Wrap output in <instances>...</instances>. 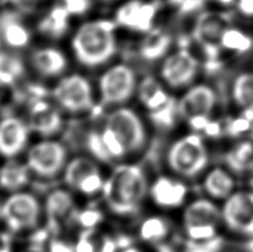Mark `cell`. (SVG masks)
Instances as JSON below:
<instances>
[{
	"label": "cell",
	"mask_w": 253,
	"mask_h": 252,
	"mask_svg": "<svg viewBox=\"0 0 253 252\" xmlns=\"http://www.w3.org/2000/svg\"><path fill=\"white\" fill-rule=\"evenodd\" d=\"M29 181L28 166L11 161L0 169V187L6 190H19Z\"/></svg>",
	"instance_id": "26"
},
{
	"label": "cell",
	"mask_w": 253,
	"mask_h": 252,
	"mask_svg": "<svg viewBox=\"0 0 253 252\" xmlns=\"http://www.w3.org/2000/svg\"><path fill=\"white\" fill-rule=\"evenodd\" d=\"M1 214L12 231L33 228L39 220V201L30 193H15L1 207Z\"/></svg>",
	"instance_id": "11"
},
{
	"label": "cell",
	"mask_w": 253,
	"mask_h": 252,
	"mask_svg": "<svg viewBox=\"0 0 253 252\" xmlns=\"http://www.w3.org/2000/svg\"><path fill=\"white\" fill-rule=\"evenodd\" d=\"M138 235L143 242L156 247L172 237V223L164 215H149L140 223Z\"/></svg>",
	"instance_id": "23"
},
{
	"label": "cell",
	"mask_w": 253,
	"mask_h": 252,
	"mask_svg": "<svg viewBox=\"0 0 253 252\" xmlns=\"http://www.w3.org/2000/svg\"><path fill=\"white\" fill-rule=\"evenodd\" d=\"M106 127L123 143L128 155L139 154L148 145V129L137 112L121 107L110 112L106 118Z\"/></svg>",
	"instance_id": "6"
},
{
	"label": "cell",
	"mask_w": 253,
	"mask_h": 252,
	"mask_svg": "<svg viewBox=\"0 0 253 252\" xmlns=\"http://www.w3.org/2000/svg\"><path fill=\"white\" fill-rule=\"evenodd\" d=\"M102 219L103 215L101 211L94 208L85 209L76 215L77 222L85 230H92L94 227H97L102 221Z\"/></svg>",
	"instance_id": "36"
},
{
	"label": "cell",
	"mask_w": 253,
	"mask_h": 252,
	"mask_svg": "<svg viewBox=\"0 0 253 252\" xmlns=\"http://www.w3.org/2000/svg\"><path fill=\"white\" fill-rule=\"evenodd\" d=\"M0 37L7 47L22 49L30 43L31 33L16 13L6 12L0 17Z\"/></svg>",
	"instance_id": "21"
},
{
	"label": "cell",
	"mask_w": 253,
	"mask_h": 252,
	"mask_svg": "<svg viewBox=\"0 0 253 252\" xmlns=\"http://www.w3.org/2000/svg\"><path fill=\"white\" fill-rule=\"evenodd\" d=\"M216 1L221 4H224V6H229V4H232L237 0H216Z\"/></svg>",
	"instance_id": "45"
},
{
	"label": "cell",
	"mask_w": 253,
	"mask_h": 252,
	"mask_svg": "<svg viewBox=\"0 0 253 252\" xmlns=\"http://www.w3.org/2000/svg\"><path fill=\"white\" fill-rule=\"evenodd\" d=\"M70 15L62 4L52 7L38 22V31L51 39H60L69 29Z\"/></svg>",
	"instance_id": "25"
},
{
	"label": "cell",
	"mask_w": 253,
	"mask_h": 252,
	"mask_svg": "<svg viewBox=\"0 0 253 252\" xmlns=\"http://www.w3.org/2000/svg\"><path fill=\"white\" fill-rule=\"evenodd\" d=\"M52 96L61 108L69 112L91 110L94 106L92 85L79 74L63 77L53 88Z\"/></svg>",
	"instance_id": "9"
},
{
	"label": "cell",
	"mask_w": 253,
	"mask_h": 252,
	"mask_svg": "<svg viewBox=\"0 0 253 252\" xmlns=\"http://www.w3.org/2000/svg\"><path fill=\"white\" fill-rule=\"evenodd\" d=\"M243 249H245L246 252H253V238L247 239L245 246H243Z\"/></svg>",
	"instance_id": "43"
},
{
	"label": "cell",
	"mask_w": 253,
	"mask_h": 252,
	"mask_svg": "<svg viewBox=\"0 0 253 252\" xmlns=\"http://www.w3.org/2000/svg\"><path fill=\"white\" fill-rule=\"evenodd\" d=\"M238 8L243 15L253 16V0H238Z\"/></svg>",
	"instance_id": "42"
},
{
	"label": "cell",
	"mask_w": 253,
	"mask_h": 252,
	"mask_svg": "<svg viewBox=\"0 0 253 252\" xmlns=\"http://www.w3.org/2000/svg\"><path fill=\"white\" fill-rule=\"evenodd\" d=\"M169 0H156V2L158 3V2H168Z\"/></svg>",
	"instance_id": "48"
},
{
	"label": "cell",
	"mask_w": 253,
	"mask_h": 252,
	"mask_svg": "<svg viewBox=\"0 0 253 252\" xmlns=\"http://www.w3.org/2000/svg\"><path fill=\"white\" fill-rule=\"evenodd\" d=\"M221 47L228 50L236 51L239 53H245L249 51L253 46V40L243 34L242 31L233 28H228L223 31L220 40Z\"/></svg>",
	"instance_id": "30"
},
{
	"label": "cell",
	"mask_w": 253,
	"mask_h": 252,
	"mask_svg": "<svg viewBox=\"0 0 253 252\" xmlns=\"http://www.w3.org/2000/svg\"><path fill=\"white\" fill-rule=\"evenodd\" d=\"M158 10V3H144L130 0L116 12V24L135 31L151 30L152 21Z\"/></svg>",
	"instance_id": "16"
},
{
	"label": "cell",
	"mask_w": 253,
	"mask_h": 252,
	"mask_svg": "<svg viewBox=\"0 0 253 252\" xmlns=\"http://www.w3.org/2000/svg\"><path fill=\"white\" fill-rule=\"evenodd\" d=\"M100 133L103 145H105L106 150L111 160H119L128 156L125 147L123 146V143L120 142L119 139L117 138L116 134L112 132L109 128L105 126V129H103Z\"/></svg>",
	"instance_id": "33"
},
{
	"label": "cell",
	"mask_w": 253,
	"mask_h": 252,
	"mask_svg": "<svg viewBox=\"0 0 253 252\" xmlns=\"http://www.w3.org/2000/svg\"><path fill=\"white\" fill-rule=\"evenodd\" d=\"M0 213H1V209H0Z\"/></svg>",
	"instance_id": "51"
},
{
	"label": "cell",
	"mask_w": 253,
	"mask_h": 252,
	"mask_svg": "<svg viewBox=\"0 0 253 252\" xmlns=\"http://www.w3.org/2000/svg\"><path fill=\"white\" fill-rule=\"evenodd\" d=\"M92 230H85L79 237L75 247V252H98V246L92 239Z\"/></svg>",
	"instance_id": "38"
},
{
	"label": "cell",
	"mask_w": 253,
	"mask_h": 252,
	"mask_svg": "<svg viewBox=\"0 0 253 252\" xmlns=\"http://www.w3.org/2000/svg\"><path fill=\"white\" fill-rule=\"evenodd\" d=\"M103 184H105V180L102 179L100 171H97V172L90 174L89 177L84 179L76 189L84 193V195L91 196L94 193H98L99 191H102Z\"/></svg>",
	"instance_id": "35"
},
{
	"label": "cell",
	"mask_w": 253,
	"mask_h": 252,
	"mask_svg": "<svg viewBox=\"0 0 253 252\" xmlns=\"http://www.w3.org/2000/svg\"><path fill=\"white\" fill-rule=\"evenodd\" d=\"M0 42H1V37H0Z\"/></svg>",
	"instance_id": "50"
},
{
	"label": "cell",
	"mask_w": 253,
	"mask_h": 252,
	"mask_svg": "<svg viewBox=\"0 0 253 252\" xmlns=\"http://www.w3.org/2000/svg\"><path fill=\"white\" fill-rule=\"evenodd\" d=\"M189 187L175 175L160 174L150 182L148 197L160 209H179L187 204Z\"/></svg>",
	"instance_id": "13"
},
{
	"label": "cell",
	"mask_w": 253,
	"mask_h": 252,
	"mask_svg": "<svg viewBox=\"0 0 253 252\" xmlns=\"http://www.w3.org/2000/svg\"><path fill=\"white\" fill-rule=\"evenodd\" d=\"M0 252H11V249H10V247H6V248L0 249Z\"/></svg>",
	"instance_id": "46"
},
{
	"label": "cell",
	"mask_w": 253,
	"mask_h": 252,
	"mask_svg": "<svg viewBox=\"0 0 253 252\" xmlns=\"http://www.w3.org/2000/svg\"><path fill=\"white\" fill-rule=\"evenodd\" d=\"M72 210H74V199L69 192L63 189H56L49 193L46 200V211L50 230L55 232L59 231L63 220L72 215Z\"/></svg>",
	"instance_id": "22"
},
{
	"label": "cell",
	"mask_w": 253,
	"mask_h": 252,
	"mask_svg": "<svg viewBox=\"0 0 253 252\" xmlns=\"http://www.w3.org/2000/svg\"><path fill=\"white\" fill-rule=\"evenodd\" d=\"M234 174L227 167L215 166L208 169L201 178V190L215 202L224 201L236 191Z\"/></svg>",
	"instance_id": "17"
},
{
	"label": "cell",
	"mask_w": 253,
	"mask_h": 252,
	"mask_svg": "<svg viewBox=\"0 0 253 252\" xmlns=\"http://www.w3.org/2000/svg\"><path fill=\"white\" fill-rule=\"evenodd\" d=\"M0 70L10 74L18 79L25 74V64L21 57L15 52L0 50Z\"/></svg>",
	"instance_id": "31"
},
{
	"label": "cell",
	"mask_w": 253,
	"mask_h": 252,
	"mask_svg": "<svg viewBox=\"0 0 253 252\" xmlns=\"http://www.w3.org/2000/svg\"><path fill=\"white\" fill-rule=\"evenodd\" d=\"M62 6L72 16H84L92 6V0H62Z\"/></svg>",
	"instance_id": "37"
},
{
	"label": "cell",
	"mask_w": 253,
	"mask_h": 252,
	"mask_svg": "<svg viewBox=\"0 0 253 252\" xmlns=\"http://www.w3.org/2000/svg\"><path fill=\"white\" fill-rule=\"evenodd\" d=\"M28 140V127L17 117H4L0 121V154L13 157L24 149Z\"/></svg>",
	"instance_id": "19"
},
{
	"label": "cell",
	"mask_w": 253,
	"mask_h": 252,
	"mask_svg": "<svg viewBox=\"0 0 253 252\" xmlns=\"http://www.w3.org/2000/svg\"><path fill=\"white\" fill-rule=\"evenodd\" d=\"M116 22L107 19L85 21L71 39L76 59L88 68L105 65L117 51Z\"/></svg>",
	"instance_id": "2"
},
{
	"label": "cell",
	"mask_w": 253,
	"mask_h": 252,
	"mask_svg": "<svg viewBox=\"0 0 253 252\" xmlns=\"http://www.w3.org/2000/svg\"><path fill=\"white\" fill-rule=\"evenodd\" d=\"M199 64L196 58L181 48L171 55L161 67V77L169 87L180 89L190 84L197 76Z\"/></svg>",
	"instance_id": "14"
},
{
	"label": "cell",
	"mask_w": 253,
	"mask_h": 252,
	"mask_svg": "<svg viewBox=\"0 0 253 252\" xmlns=\"http://www.w3.org/2000/svg\"><path fill=\"white\" fill-rule=\"evenodd\" d=\"M101 105L118 106L126 102L137 89V77L129 66H111L99 78Z\"/></svg>",
	"instance_id": "8"
},
{
	"label": "cell",
	"mask_w": 253,
	"mask_h": 252,
	"mask_svg": "<svg viewBox=\"0 0 253 252\" xmlns=\"http://www.w3.org/2000/svg\"><path fill=\"white\" fill-rule=\"evenodd\" d=\"M205 0H183L182 3L179 6V10L183 15H188V13H192L200 9Z\"/></svg>",
	"instance_id": "39"
},
{
	"label": "cell",
	"mask_w": 253,
	"mask_h": 252,
	"mask_svg": "<svg viewBox=\"0 0 253 252\" xmlns=\"http://www.w3.org/2000/svg\"><path fill=\"white\" fill-rule=\"evenodd\" d=\"M232 99L241 110L253 107V74H242L234 80Z\"/></svg>",
	"instance_id": "29"
},
{
	"label": "cell",
	"mask_w": 253,
	"mask_h": 252,
	"mask_svg": "<svg viewBox=\"0 0 253 252\" xmlns=\"http://www.w3.org/2000/svg\"><path fill=\"white\" fill-rule=\"evenodd\" d=\"M224 164L233 174L253 170V140H240L224 155Z\"/></svg>",
	"instance_id": "24"
},
{
	"label": "cell",
	"mask_w": 253,
	"mask_h": 252,
	"mask_svg": "<svg viewBox=\"0 0 253 252\" xmlns=\"http://www.w3.org/2000/svg\"><path fill=\"white\" fill-rule=\"evenodd\" d=\"M220 208L222 224L230 232L247 239L253 238L252 190H236Z\"/></svg>",
	"instance_id": "7"
},
{
	"label": "cell",
	"mask_w": 253,
	"mask_h": 252,
	"mask_svg": "<svg viewBox=\"0 0 253 252\" xmlns=\"http://www.w3.org/2000/svg\"><path fill=\"white\" fill-rule=\"evenodd\" d=\"M250 186H251V190L253 191V175H252V178L250 180Z\"/></svg>",
	"instance_id": "47"
},
{
	"label": "cell",
	"mask_w": 253,
	"mask_h": 252,
	"mask_svg": "<svg viewBox=\"0 0 253 252\" xmlns=\"http://www.w3.org/2000/svg\"><path fill=\"white\" fill-rule=\"evenodd\" d=\"M223 247V237L205 242L189 241L183 237V252H221Z\"/></svg>",
	"instance_id": "34"
},
{
	"label": "cell",
	"mask_w": 253,
	"mask_h": 252,
	"mask_svg": "<svg viewBox=\"0 0 253 252\" xmlns=\"http://www.w3.org/2000/svg\"><path fill=\"white\" fill-rule=\"evenodd\" d=\"M171 38L160 29L151 30L140 46V55L146 60H157L170 47Z\"/></svg>",
	"instance_id": "27"
},
{
	"label": "cell",
	"mask_w": 253,
	"mask_h": 252,
	"mask_svg": "<svg viewBox=\"0 0 253 252\" xmlns=\"http://www.w3.org/2000/svg\"><path fill=\"white\" fill-rule=\"evenodd\" d=\"M100 1H102V2H112V1H115V0H100Z\"/></svg>",
	"instance_id": "49"
},
{
	"label": "cell",
	"mask_w": 253,
	"mask_h": 252,
	"mask_svg": "<svg viewBox=\"0 0 253 252\" xmlns=\"http://www.w3.org/2000/svg\"><path fill=\"white\" fill-rule=\"evenodd\" d=\"M66 160V147L60 142L52 140L36 143L27 155V166L29 170L43 178H52L59 173Z\"/></svg>",
	"instance_id": "10"
},
{
	"label": "cell",
	"mask_w": 253,
	"mask_h": 252,
	"mask_svg": "<svg viewBox=\"0 0 253 252\" xmlns=\"http://www.w3.org/2000/svg\"><path fill=\"white\" fill-rule=\"evenodd\" d=\"M138 94L152 125L165 131L174 127L179 119L177 100L171 97L155 78L150 76L143 78L138 87Z\"/></svg>",
	"instance_id": "5"
},
{
	"label": "cell",
	"mask_w": 253,
	"mask_h": 252,
	"mask_svg": "<svg viewBox=\"0 0 253 252\" xmlns=\"http://www.w3.org/2000/svg\"><path fill=\"white\" fill-rule=\"evenodd\" d=\"M99 171L97 165L91 159L78 157L68 164L65 172V180L71 188H77L84 179Z\"/></svg>",
	"instance_id": "28"
},
{
	"label": "cell",
	"mask_w": 253,
	"mask_h": 252,
	"mask_svg": "<svg viewBox=\"0 0 253 252\" xmlns=\"http://www.w3.org/2000/svg\"><path fill=\"white\" fill-rule=\"evenodd\" d=\"M119 250L116 238L105 236L98 245V252H117Z\"/></svg>",
	"instance_id": "40"
},
{
	"label": "cell",
	"mask_w": 253,
	"mask_h": 252,
	"mask_svg": "<svg viewBox=\"0 0 253 252\" xmlns=\"http://www.w3.org/2000/svg\"><path fill=\"white\" fill-rule=\"evenodd\" d=\"M84 146L88 151L91 154L94 158L98 159L102 163H110L111 158L108 155V152L103 145L101 133L98 131H90L87 133L84 139Z\"/></svg>",
	"instance_id": "32"
},
{
	"label": "cell",
	"mask_w": 253,
	"mask_h": 252,
	"mask_svg": "<svg viewBox=\"0 0 253 252\" xmlns=\"http://www.w3.org/2000/svg\"><path fill=\"white\" fill-rule=\"evenodd\" d=\"M49 252H75V248L65 241L53 239L49 242Z\"/></svg>",
	"instance_id": "41"
},
{
	"label": "cell",
	"mask_w": 253,
	"mask_h": 252,
	"mask_svg": "<svg viewBox=\"0 0 253 252\" xmlns=\"http://www.w3.org/2000/svg\"><path fill=\"white\" fill-rule=\"evenodd\" d=\"M210 164V151L201 134L190 132L171 143L166 152V166L175 177L194 180L202 177Z\"/></svg>",
	"instance_id": "3"
},
{
	"label": "cell",
	"mask_w": 253,
	"mask_h": 252,
	"mask_svg": "<svg viewBox=\"0 0 253 252\" xmlns=\"http://www.w3.org/2000/svg\"><path fill=\"white\" fill-rule=\"evenodd\" d=\"M181 223L183 237L189 241L205 242L222 237L221 208L208 197L196 198L183 206Z\"/></svg>",
	"instance_id": "4"
},
{
	"label": "cell",
	"mask_w": 253,
	"mask_h": 252,
	"mask_svg": "<svg viewBox=\"0 0 253 252\" xmlns=\"http://www.w3.org/2000/svg\"><path fill=\"white\" fill-rule=\"evenodd\" d=\"M30 62L40 76L47 78L58 77L68 68V59L65 52L50 46L35 49L30 55Z\"/></svg>",
	"instance_id": "20"
},
{
	"label": "cell",
	"mask_w": 253,
	"mask_h": 252,
	"mask_svg": "<svg viewBox=\"0 0 253 252\" xmlns=\"http://www.w3.org/2000/svg\"><path fill=\"white\" fill-rule=\"evenodd\" d=\"M229 17L216 12H203L198 18L193 30V38L203 48L208 62L218 61L220 40L228 28Z\"/></svg>",
	"instance_id": "12"
},
{
	"label": "cell",
	"mask_w": 253,
	"mask_h": 252,
	"mask_svg": "<svg viewBox=\"0 0 253 252\" xmlns=\"http://www.w3.org/2000/svg\"><path fill=\"white\" fill-rule=\"evenodd\" d=\"M121 252H144V251L142 249H140L139 247L130 246V247H128V248L121 250Z\"/></svg>",
	"instance_id": "44"
},
{
	"label": "cell",
	"mask_w": 253,
	"mask_h": 252,
	"mask_svg": "<svg viewBox=\"0 0 253 252\" xmlns=\"http://www.w3.org/2000/svg\"><path fill=\"white\" fill-rule=\"evenodd\" d=\"M216 102L218 97L210 85H193L177 100L179 119L187 121L197 116H212Z\"/></svg>",
	"instance_id": "15"
},
{
	"label": "cell",
	"mask_w": 253,
	"mask_h": 252,
	"mask_svg": "<svg viewBox=\"0 0 253 252\" xmlns=\"http://www.w3.org/2000/svg\"><path fill=\"white\" fill-rule=\"evenodd\" d=\"M147 172L139 165L118 166L105 181L103 198L109 209L118 215H132L141 208L149 193Z\"/></svg>",
	"instance_id": "1"
},
{
	"label": "cell",
	"mask_w": 253,
	"mask_h": 252,
	"mask_svg": "<svg viewBox=\"0 0 253 252\" xmlns=\"http://www.w3.org/2000/svg\"><path fill=\"white\" fill-rule=\"evenodd\" d=\"M30 127L42 136H52L59 131L62 119L59 111L43 98H33L29 106Z\"/></svg>",
	"instance_id": "18"
}]
</instances>
